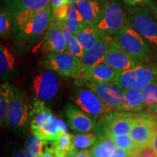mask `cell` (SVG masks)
Listing matches in <instances>:
<instances>
[{"label": "cell", "mask_w": 157, "mask_h": 157, "mask_svg": "<svg viewBox=\"0 0 157 157\" xmlns=\"http://www.w3.org/2000/svg\"><path fill=\"white\" fill-rule=\"evenodd\" d=\"M51 148L56 157H63L74 151L77 150L73 143V135L66 133L61 137L51 142Z\"/></svg>", "instance_id": "cell-25"}, {"label": "cell", "mask_w": 157, "mask_h": 157, "mask_svg": "<svg viewBox=\"0 0 157 157\" xmlns=\"http://www.w3.org/2000/svg\"><path fill=\"white\" fill-rule=\"evenodd\" d=\"M103 63L109 66L117 73L125 71L142 65L121 48L113 38Z\"/></svg>", "instance_id": "cell-14"}, {"label": "cell", "mask_w": 157, "mask_h": 157, "mask_svg": "<svg viewBox=\"0 0 157 157\" xmlns=\"http://www.w3.org/2000/svg\"><path fill=\"white\" fill-rule=\"evenodd\" d=\"M43 51L47 55L68 52L64 36L56 20L51 23L44 34Z\"/></svg>", "instance_id": "cell-16"}, {"label": "cell", "mask_w": 157, "mask_h": 157, "mask_svg": "<svg viewBox=\"0 0 157 157\" xmlns=\"http://www.w3.org/2000/svg\"><path fill=\"white\" fill-rule=\"evenodd\" d=\"M13 157H27V156L25 154L24 151H23L22 149H21V150H18L16 152H15Z\"/></svg>", "instance_id": "cell-43"}, {"label": "cell", "mask_w": 157, "mask_h": 157, "mask_svg": "<svg viewBox=\"0 0 157 157\" xmlns=\"http://www.w3.org/2000/svg\"><path fill=\"white\" fill-rule=\"evenodd\" d=\"M13 31L21 40H34L46 34L54 21L50 5L39 11H23L11 15Z\"/></svg>", "instance_id": "cell-2"}, {"label": "cell", "mask_w": 157, "mask_h": 157, "mask_svg": "<svg viewBox=\"0 0 157 157\" xmlns=\"http://www.w3.org/2000/svg\"><path fill=\"white\" fill-rule=\"evenodd\" d=\"M30 129L48 144L68 132L67 125L53 114L44 102L34 99L31 106Z\"/></svg>", "instance_id": "cell-1"}, {"label": "cell", "mask_w": 157, "mask_h": 157, "mask_svg": "<svg viewBox=\"0 0 157 157\" xmlns=\"http://www.w3.org/2000/svg\"><path fill=\"white\" fill-rule=\"evenodd\" d=\"M74 157H93L92 156L90 150H82L80 151L76 152Z\"/></svg>", "instance_id": "cell-41"}, {"label": "cell", "mask_w": 157, "mask_h": 157, "mask_svg": "<svg viewBox=\"0 0 157 157\" xmlns=\"http://www.w3.org/2000/svg\"><path fill=\"white\" fill-rule=\"evenodd\" d=\"M142 91L146 108L149 109L157 105V78Z\"/></svg>", "instance_id": "cell-31"}, {"label": "cell", "mask_w": 157, "mask_h": 157, "mask_svg": "<svg viewBox=\"0 0 157 157\" xmlns=\"http://www.w3.org/2000/svg\"><path fill=\"white\" fill-rule=\"evenodd\" d=\"M124 98L121 111L138 112L146 108L142 90H124Z\"/></svg>", "instance_id": "cell-22"}, {"label": "cell", "mask_w": 157, "mask_h": 157, "mask_svg": "<svg viewBox=\"0 0 157 157\" xmlns=\"http://www.w3.org/2000/svg\"><path fill=\"white\" fill-rule=\"evenodd\" d=\"M12 21L11 15L5 10H1L0 14V35L1 37H6L9 34L11 29Z\"/></svg>", "instance_id": "cell-33"}, {"label": "cell", "mask_w": 157, "mask_h": 157, "mask_svg": "<svg viewBox=\"0 0 157 157\" xmlns=\"http://www.w3.org/2000/svg\"><path fill=\"white\" fill-rule=\"evenodd\" d=\"M76 5L84 24L95 25L103 13L105 0H80Z\"/></svg>", "instance_id": "cell-18"}, {"label": "cell", "mask_w": 157, "mask_h": 157, "mask_svg": "<svg viewBox=\"0 0 157 157\" xmlns=\"http://www.w3.org/2000/svg\"><path fill=\"white\" fill-rule=\"evenodd\" d=\"M137 157H157L154 149L151 146L139 149L137 154Z\"/></svg>", "instance_id": "cell-35"}, {"label": "cell", "mask_w": 157, "mask_h": 157, "mask_svg": "<svg viewBox=\"0 0 157 157\" xmlns=\"http://www.w3.org/2000/svg\"><path fill=\"white\" fill-rule=\"evenodd\" d=\"M151 147L152 148L154 149L155 151V154H156L157 156V129L155 131L154 136H153L152 138V142H151Z\"/></svg>", "instance_id": "cell-42"}, {"label": "cell", "mask_w": 157, "mask_h": 157, "mask_svg": "<svg viewBox=\"0 0 157 157\" xmlns=\"http://www.w3.org/2000/svg\"><path fill=\"white\" fill-rule=\"evenodd\" d=\"M48 143L34 133L31 132L25 143V154L27 157H39L44 152Z\"/></svg>", "instance_id": "cell-27"}, {"label": "cell", "mask_w": 157, "mask_h": 157, "mask_svg": "<svg viewBox=\"0 0 157 157\" xmlns=\"http://www.w3.org/2000/svg\"><path fill=\"white\" fill-rule=\"evenodd\" d=\"M4 10L11 15L23 11H39L50 5V0H2Z\"/></svg>", "instance_id": "cell-20"}, {"label": "cell", "mask_w": 157, "mask_h": 157, "mask_svg": "<svg viewBox=\"0 0 157 157\" xmlns=\"http://www.w3.org/2000/svg\"><path fill=\"white\" fill-rule=\"evenodd\" d=\"M74 100L76 105L93 119L101 117L111 112L112 109L104 104L98 95L90 90L84 80L77 79L75 82Z\"/></svg>", "instance_id": "cell-9"}, {"label": "cell", "mask_w": 157, "mask_h": 157, "mask_svg": "<svg viewBox=\"0 0 157 157\" xmlns=\"http://www.w3.org/2000/svg\"><path fill=\"white\" fill-rule=\"evenodd\" d=\"M31 107L24 92L21 88H13V96L7 113V124L15 131L25 129L30 122Z\"/></svg>", "instance_id": "cell-10"}, {"label": "cell", "mask_w": 157, "mask_h": 157, "mask_svg": "<svg viewBox=\"0 0 157 157\" xmlns=\"http://www.w3.org/2000/svg\"><path fill=\"white\" fill-rule=\"evenodd\" d=\"M76 152H77V150L74 151L73 152L70 153V154H68V155H66V156H65L63 157H74V156H75V154H76Z\"/></svg>", "instance_id": "cell-45"}, {"label": "cell", "mask_w": 157, "mask_h": 157, "mask_svg": "<svg viewBox=\"0 0 157 157\" xmlns=\"http://www.w3.org/2000/svg\"><path fill=\"white\" fill-rule=\"evenodd\" d=\"M60 23L74 35L81 29V28L86 25L75 4H70L69 12H68L67 17L63 21Z\"/></svg>", "instance_id": "cell-26"}, {"label": "cell", "mask_w": 157, "mask_h": 157, "mask_svg": "<svg viewBox=\"0 0 157 157\" xmlns=\"http://www.w3.org/2000/svg\"><path fill=\"white\" fill-rule=\"evenodd\" d=\"M124 1L130 7H137V6L148 5L150 0H124Z\"/></svg>", "instance_id": "cell-37"}, {"label": "cell", "mask_w": 157, "mask_h": 157, "mask_svg": "<svg viewBox=\"0 0 157 157\" xmlns=\"http://www.w3.org/2000/svg\"><path fill=\"white\" fill-rule=\"evenodd\" d=\"M117 146L111 137L98 135L95 143L90 149L93 157H111Z\"/></svg>", "instance_id": "cell-23"}, {"label": "cell", "mask_w": 157, "mask_h": 157, "mask_svg": "<svg viewBox=\"0 0 157 157\" xmlns=\"http://www.w3.org/2000/svg\"><path fill=\"white\" fill-rule=\"evenodd\" d=\"M112 40L113 36L104 35L93 48L86 51L81 58L82 68L91 67L103 63Z\"/></svg>", "instance_id": "cell-17"}, {"label": "cell", "mask_w": 157, "mask_h": 157, "mask_svg": "<svg viewBox=\"0 0 157 157\" xmlns=\"http://www.w3.org/2000/svg\"><path fill=\"white\" fill-rule=\"evenodd\" d=\"M135 115L132 113L120 111L105 113L96 122V134L105 135L111 138L118 135L129 134Z\"/></svg>", "instance_id": "cell-6"}, {"label": "cell", "mask_w": 157, "mask_h": 157, "mask_svg": "<svg viewBox=\"0 0 157 157\" xmlns=\"http://www.w3.org/2000/svg\"><path fill=\"white\" fill-rule=\"evenodd\" d=\"M117 74V71L103 63L91 67L82 68L78 79L91 82L113 83Z\"/></svg>", "instance_id": "cell-19"}, {"label": "cell", "mask_w": 157, "mask_h": 157, "mask_svg": "<svg viewBox=\"0 0 157 157\" xmlns=\"http://www.w3.org/2000/svg\"><path fill=\"white\" fill-rule=\"evenodd\" d=\"M113 38L121 48L140 64L145 65L151 60L152 50L148 42L129 24Z\"/></svg>", "instance_id": "cell-3"}, {"label": "cell", "mask_w": 157, "mask_h": 157, "mask_svg": "<svg viewBox=\"0 0 157 157\" xmlns=\"http://www.w3.org/2000/svg\"><path fill=\"white\" fill-rule=\"evenodd\" d=\"M133 151H128L124 149L117 148L111 157H128L132 154Z\"/></svg>", "instance_id": "cell-36"}, {"label": "cell", "mask_w": 157, "mask_h": 157, "mask_svg": "<svg viewBox=\"0 0 157 157\" xmlns=\"http://www.w3.org/2000/svg\"><path fill=\"white\" fill-rule=\"evenodd\" d=\"M157 78V66L140 65L117 73L113 83L123 90H143Z\"/></svg>", "instance_id": "cell-5"}, {"label": "cell", "mask_w": 157, "mask_h": 157, "mask_svg": "<svg viewBox=\"0 0 157 157\" xmlns=\"http://www.w3.org/2000/svg\"><path fill=\"white\" fill-rule=\"evenodd\" d=\"M129 24L151 46L157 49V18L148 6L127 9Z\"/></svg>", "instance_id": "cell-4"}, {"label": "cell", "mask_w": 157, "mask_h": 157, "mask_svg": "<svg viewBox=\"0 0 157 157\" xmlns=\"http://www.w3.org/2000/svg\"><path fill=\"white\" fill-rule=\"evenodd\" d=\"M84 52L89 50L104 36L95 25H84L75 34Z\"/></svg>", "instance_id": "cell-21"}, {"label": "cell", "mask_w": 157, "mask_h": 157, "mask_svg": "<svg viewBox=\"0 0 157 157\" xmlns=\"http://www.w3.org/2000/svg\"><path fill=\"white\" fill-rule=\"evenodd\" d=\"M64 111L68 125L76 132L85 134L95 130L96 124L93 118L78 106L68 103L65 106Z\"/></svg>", "instance_id": "cell-15"}, {"label": "cell", "mask_w": 157, "mask_h": 157, "mask_svg": "<svg viewBox=\"0 0 157 157\" xmlns=\"http://www.w3.org/2000/svg\"><path fill=\"white\" fill-rule=\"evenodd\" d=\"M129 25L127 15L115 0H105L101 18L95 26L104 35L113 36Z\"/></svg>", "instance_id": "cell-7"}, {"label": "cell", "mask_w": 157, "mask_h": 157, "mask_svg": "<svg viewBox=\"0 0 157 157\" xmlns=\"http://www.w3.org/2000/svg\"><path fill=\"white\" fill-rule=\"evenodd\" d=\"M98 138L96 133H85L73 135V143L76 149H85L93 146Z\"/></svg>", "instance_id": "cell-30"}, {"label": "cell", "mask_w": 157, "mask_h": 157, "mask_svg": "<svg viewBox=\"0 0 157 157\" xmlns=\"http://www.w3.org/2000/svg\"><path fill=\"white\" fill-rule=\"evenodd\" d=\"M13 96V89L8 82H5L0 86V122L1 127L7 123V113L12 98Z\"/></svg>", "instance_id": "cell-24"}, {"label": "cell", "mask_w": 157, "mask_h": 157, "mask_svg": "<svg viewBox=\"0 0 157 157\" xmlns=\"http://www.w3.org/2000/svg\"><path fill=\"white\" fill-rule=\"evenodd\" d=\"M80 0H68V3L69 4H76L78 2H79Z\"/></svg>", "instance_id": "cell-47"}, {"label": "cell", "mask_w": 157, "mask_h": 157, "mask_svg": "<svg viewBox=\"0 0 157 157\" xmlns=\"http://www.w3.org/2000/svg\"><path fill=\"white\" fill-rule=\"evenodd\" d=\"M157 129V119L151 113L135 115L129 135L138 149L151 146L152 138Z\"/></svg>", "instance_id": "cell-12"}, {"label": "cell", "mask_w": 157, "mask_h": 157, "mask_svg": "<svg viewBox=\"0 0 157 157\" xmlns=\"http://www.w3.org/2000/svg\"><path fill=\"white\" fill-rule=\"evenodd\" d=\"M148 109L149 110V111H150V113H151L152 115H154L157 119V105H155L154 106L149 108Z\"/></svg>", "instance_id": "cell-44"}, {"label": "cell", "mask_w": 157, "mask_h": 157, "mask_svg": "<svg viewBox=\"0 0 157 157\" xmlns=\"http://www.w3.org/2000/svg\"><path fill=\"white\" fill-rule=\"evenodd\" d=\"M148 5L157 18V0H150Z\"/></svg>", "instance_id": "cell-39"}, {"label": "cell", "mask_w": 157, "mask_h": 157, "mask_svg": "<svg viewBox=\"0 0 157 157\" xmlns=\"http://www.w3.org/2000/svg\"><path fill=\"white\" fill-rule=\"evenodd\" d=\"M57 74L53 71L44 68L33 76L31 89L34 99L45 103L52 101L56 97L60 88V82Z\"/></svg>", "instance_id": "cell-11"}, {"label": "cell", "mask_w": 157, "mask_h": 157, "mask_svg": "<svg viewBox=\"0 0 157 157\" xmlns=\"http://www.w3.org/2000/svg\"><path fill=\"white\" fill-rule=\"evenodd\" d=\"M84 82L107 106L112 110L121 111L124 98L123 90L111 82Z\"/></svg>", "instance_id": "cell-13"}, {"label": "cell", "mask_w": 157, "mask_h": 157, "mask_svg": "<svg viewBox=\"0 0 157 157\" xmlns=\"http://www.w3.org/2000/svg\"><path fill=\"white\" fill-rule=\"evenodd\" d=\"M41 65L63 77L76 79L79 78L82 69L81 58L68 52L47 55L41 61Z\"/></svg>", "instance_id": "cell-8"}, {"label": "cell", "mask_w": 157, "mask_h": 157, "mask_svg": "<svg viewBox=\"0 0 157 157\" xmlns=\"http://www.w3.org/2000/svg\"><path fill=\"white\" fill-rule=\"evenodd\" d=\"M15 57L4 45L0 47V75L1 78L8 76L15 68Z\"/></svg>", "instance_id": "cell-28"}, {"label": "cell", "mask_w": 157, "mask_h": 157, "mask_svg": "<svg viewBox=\"0 0 157 157\" xmlns=\"http://www.w3.org/2000/svg\"><path fill=\"white\" fill-rule=\"evenodd\" d=\"M112 139L114 140L117 148L124 149L128 151H135L138 150L129 134L118 135V136L113 137Z\"/></svg>", "instance_id": "cell-32"}, {"label": "cell", "mask_w": 157, "mask_h": 157, "mask_svg": "<svg viewBox=\"0 0 157 157\" xmlns=\"http://www.w3.org/2000/svg\"><path fill=\"white\" fill-rule=\"evenodd\" d=\"M68 3V0H50V5L52 10L54 11L62 5Z\"/></svg>", "instance_id": "cell-38"}, {"label": "cell", "mask_w": 157, "mask_h": 157, "mask_svg": "<svg viewBox=\"0 0 157 157\" xmlns=\"http://www.w3.org/2000/svg\"><path fill=\"white\" fill-rule=\"evenodd\" d=\"M69 7H70V4L68 3L64 5H62L61 7H58V8L56 9V10L52 11L55 20H56V21H60V22L63 21L68 14V12H69Z\"/></svg>", "instance_id": "cell-34"}, {"label": "cell", "mask_w": 157, "mask_h": 157, "mask_svg": "<svg viewBox=\"0 0 157 157\" xmlns=\"http://www.w3.org/2000/svg\"><path fill=\"white\" fill-rule=\"evenodd\" d=\"M58 22L64 36L66 46L68 48V52L74 56L81 58L84 53V51L82 49L81 44L78 42L76 36L72 33H71L60 21H58Z\"/></svg>", "instance_id": "cell-29"}, {"label": "cell", "mask_w": 157, "mask_h": 157, "mask_svg": "<svg viewBox=\"0 0 157 157\" xmlns=\"http://www.w3.org/2000/svg\"><path fill=\"white\" fill-rule=\"evenodd\" d=\"M39 157H56V156L53 152V151L52 150V148H48V146H46V148H44V152L42 153V154Z\"/></svg>", "instance_id": "cell-40"}, {"label": "cell", "mask_w": 157, "mask_h": 157, "mask_svg": "<svg viewBox=\"0 0 157 157\" xmlns=\"http://www.w3.org/2000/svg\"><path fill=\"white\" fill-rule=\"evenodd\" d=\"M138 150H139V149H138ZM138 150L135 151H133L132 153V154H131L130 156H129L128 157H137V151H138Z\"/></svg>", "instance_id": "cell-46"}]
</instances>
